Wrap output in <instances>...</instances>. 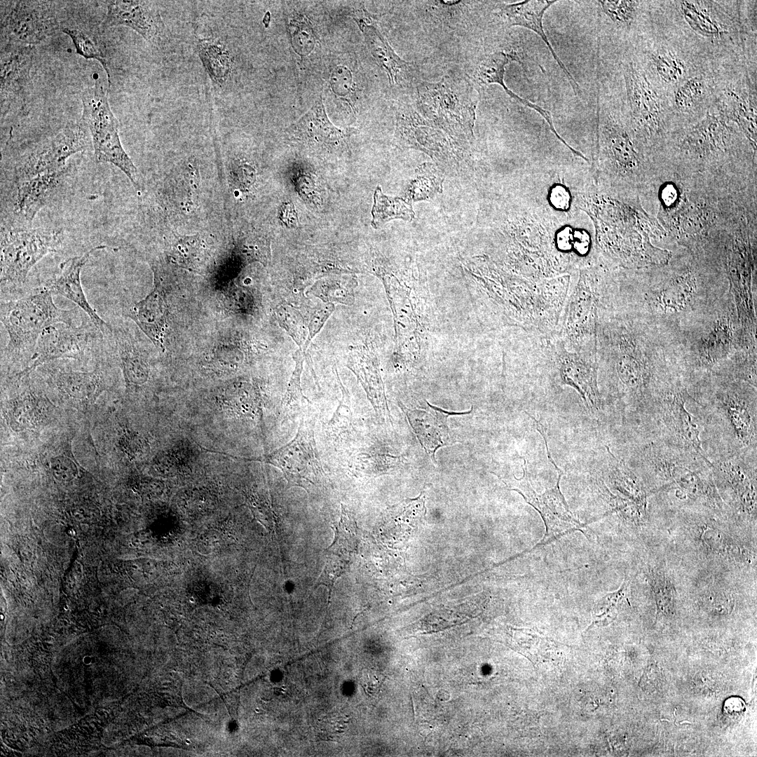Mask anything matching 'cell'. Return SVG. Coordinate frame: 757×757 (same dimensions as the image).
Wrapping results in <instances>:
<instances>
[{
	"label": "cell",
	"mask_w": 757,
	"mask_h": 757,
	"mask_svg": "<svg viewBox=\"0 0 757 757\" xmlns=\"http://www.w3.org/2000/svg\"><path fill=\"white\" fill-rule=\"evenodd\" d=\"M313 293L327 303L348 304L353 301V282L341 278L320 280L313 287Z\"/></svg>",
	"instance_id": "cell-41"
},
{
	"label": "cell",
	"mask_w": 757,
	"mask_h": 757,
	"mask_svg": "<svg viewBox=\"0 0 757 757\" xmlns=\"http://www.w3.org/2000/svg\"><path fill=\"white\" fill-rule=\"evenodd\" d=\"M562 383L575 388L580 394L587 409L599 418L603 412V404L596 384V367L591 361L574 355L559 360Z\"/></svg>",
	"instance_id": "cell-21"
},
{
	"label": "cell",
	"mask_w": 757,
	"mask_h": 757,
	"mask_svg": "<svg viewBox=\"0 0 757 757\" xmlns=\"http://www.w3.org/2000/svg\"><path fill=\"white\" fill-rule=\"evenodd\" d=\"M443 181V175L433 163L421 165L405 195L406 200L414 202L432 198L442 192Z\"/></svg>",
	"instance_id": "cell-34"
},
{
	"label": "cell",
	"mask_w": 757,
	"mask_h": 757,
	"mask_svg": "<svg viewBox=\"0 0 757 757\" xmlns=\"http://www.w3.org/2000/svg\"><path fill=\"white\" fill-rule=\"evenodd\" d=\"M168 308L161 280L154 278V289L143 299L130 308V318L158 349L164 348L167 328Z\"/></svg>",
	"instance_id": "cell-23"
},
{
	"label": "cell",
	"mask_w": 757,
	"mask_h": 757,
	"mask_svg": "<svg viewBox=\"0 0 757 757\" xmlns=\"http://www.w3.org/2000/svg\"><path fill=\"white\" fill-rule=\"evenodd\" d=\"M50 469L53 477L60 481H71L78 474L76 463L63 455H59L50 459Z\"/></svg>",
	"instance_id": "cell-45"
},
{
	"label": "cell",
	"mask_w": 757,
	"mask_h": 757,
	"mask_svg": "<svg viewBox=\"0 0 757 757\" xmlns=\"http://www.w3.org/2000/svg\"><path fill=\"white\" fill-rule=\"evenodd\" d=\"M396 134L403 146L421 150L431 157L441 160L453 154L447 135L410 105H402L397 110Z\"/></svg>",
	"instance_id": "cell-14"
},
{
	"label": "cell",
	"mask_w": 757,
	"mask_h": 757,
	"mask_svg": "<svg viewBox=\"0 0 757 757\" xmlns=\"http://www.w3.org/2000/svg\"><path fill=\"white\" fill-rule=\"evenodd\" d=\"M629 582L625 578L618 589L604 595L594 604L592 609V627H603L613 622L622 606L628 601Z\"/></svg>",
	"instance_id": "cell-35"
},
{
	"label": "cell",
	"mask_w": 757,
	"mask_h": 757,
	"mask_svg": "<svg viewBox=\"0 0 757 757\" xmlns=\"http://www.w3.org/2000/svg\"><path fill=\"white\" fill-rule=\"evenodd\" d=\"M651 62L657 74L668 83L683 81L686 69L683 61L669 50H660L651 55Z\"/></svg>",
	"instance_id": "cell-39"
},
{
	"label": "cell",
	"mask_w": 757,
	"mask_h": 757,
	"mask_svg": "<svg viewBox=\"0 0 757 757\" xmlns=\"http://www.w3.org/2000/svg\"><path fill=\"white\" fill-rule=\"evenodd\" d=\"M603 12L614 22L629 24L636 13L638 1H599Z\"/></svg>",
	"instance_id": "cell-44"
},
{
	"label": "cell",
	"mask_w": 757,
	"mask_h": 757,
	"mask_svg": "<svg viewBox=\"0 0 757 757\" xmlns=\"http://www.w3.org/2000/svg\"><path fill=\"white\" fill-rule=\"evenodd\" d=\"M49 382L64 397L81 403L93 402L104 389L103 374L97 368L80 371L62 367L51 369Z\"/></svg>",
	"instance_id": "cell-26"
},
{
	"label": "cell",
	"mask_w": 757,
	"mask_h": 757,
	"mask_svg": "<svg viewBox=\"0 0 757 757\" xmlns=\"http://www.w3.org/2000/svg\"><path fill=\"white\" fill-rule=\"evenodd\" d=\"M60 30L72 40L76 51L86 59L99 61L104 68L109 81L107 48L97 28L83 23L60 22Z\"/></svg>",
	"instance_id": "cell-30"
},
{
	"label": "cell",
	"mask_w": 757,
	"mask_h": 757,
	"mask_svg": "<svg viewBox=\"0 0 757 757\" xmlns=\"http://www.w3.org/2000/svg\"><path fill=\"white\" fill-rule=\"evenodd\" d=\"M334 310V304L332 303H327L324 306L320 308L313 313L308 325L309 342L320 331Z\"/></svg>",
	"instance_id": "cell-49"
},
{
	"label": "cell",
	"mask_w": 757,
	"mask_h": 757,
	"mask_svg": "<svg viewBox=\"0 0 757 757\" xmlns=\"http://www.w3.org/2000/svg\"><path fill=\"white\" fill-rule=\"evenodd\" d=\"M347 718L343 716H329L318 721V730L324 739L332 740V738L343 732L347 727Z\"/></svg>",
	"instance_id": "cell-47"
},
{
	"label": "cell",
	"mask_w": 757,
	"mask_h": 757,
	"mask_svg": "<svg viewBox=\"0 0 757 757\" xmlns=\"http://www.w3.org/2000/svg\"><path fill=\"white\" fill-rule=\"evenodd\" d=\"M371 215V225L377 229L395 219L410 221L414 218L415 213L409 202L402 198L387 196L383 193L381 187L377 186L374 195Z\"/></svg>",
	"instance_id": "cell-33"
},
{
	"label": "cell",
	"mask_w": 757,
	"mask_h": 757,
	"mask_svg": "<svg viewBox=\"0 0 757 757\" xmlns=\"http://www.w3.org/2000/svg\"><path fill=\"white\" fill-rule=\"evenodd\" d=\"M33 46L8 41L1 49V112L25 101L31 83Z\"/></svg>",
	"instance_id": "cell-15"
},
{
	"label": "cell",
	"mask_w": 757,
	"mask_h": 757,
	"mask_svg": "<svg viewBox=\"0 0 757 757\" xmlns=\"http://www.w3.org/2000/svg\"><path fill=\"white\" fill-rule=\"evenodd\" d=\"M83 661H84V662H85V663H86V664H89V663H90V662H91V659H90V657H88H88H84V660H83Z\"/></svg>",
	"instance_id": "cell-52"
},
{
	"label": "cell",
	"mask_w": 757,
	"mask_h": 757,
	"mask_svg": "<svg viewBox=\"0 0 757 757\" xmlns=\"http://www.w3.org/2000/svg\"><path fill=\"white\" fill-rule=\"evenodd\" d=\"M200 60L211 80L222 83L230 74L233 60L224 43L217 39H200L197 45Z\"/></svg>",
	"instance_id": "cell-31"
},
{
	"label": "cell",
	"mask_w": 757,
	"mask_h": 757,
	"mask_svg": "<svg viewBox=\"0 0 757 757\" xmlns=\"http://www.w3.org/2000/svg\"><path fill=\"white\" fill-rule=\"evenodd\" d=\"M341 508V517L334 528V538L325 550L323 569L315 584V586H326L329 596L336 580L348 571L355 548L353 521L343 505Z\"/></svg>",
	"instance_id": "cell-18"
},
{
	"label": "cell",
	"mask_w": 757,
	"mask_h": 757,
	"mask_svg": "<svg viewBox=\"0 0 757 757\" xmlns=\"http://www.w3.org/2000/svg\"><path fill=\"white\" fill-rule=\"evenodd\" d=\"M330 82L335 93L341 96H345L353 90L352 75L344 67H338L333 71Z\"/></svg>",
	"instance_id": "cell-48"
},
{
	"label": "cell",
	"mask_w": 757,
	"mask_h": 757,
	"mask_svg": "<svg viewBox=\"0 0 757 757\" xmlns=\"http://www.w3.org/2000/svg\"><path fill=\"white\" fill-rule=\"evenodd\" d=\"M62 231L53 229H8L1 233V296L19 295L31 269L55 252Z\"/></svg>",
	"instance_id": "cell-6"
},
{
	"label": "cell",
	"mask_w": 757,
	"mask_h": 757,
	"mask_svg": "<svg viewBox=\"0 0 757 757\" xmlns=\"http://www.w3.org/2000/svg\"><path fill=\"white\" fill-rule=\"evenodd\" d=\"M43 401L35 392L26 390L12 400L11 421L20 430L30 428L38 419L37 409Z\"/></svg>",
	"instance_id": "cell-36"
},
{
	"label": "cell",
	"mask_w": 757,
	"mask_h": 757,
	"mask_svg": "<svg viewBox=\"0 0 757 757\" xmlns=\"http://www.w3.org/2000/svg\"><path fill=\"white\" fill-rule=\"evenodd\" d=\"M81 101V121L90 133L96 160L115 165L138 187L137 170L122 146L118 123L110 108L107 90L96 80L93 86L83 90Z\"/></svg>",
	"instance_id": "cell-7"
},
{
	"label": "cell",
	"mask_w": 757,
	"mask_h": 757,
	"mask_svg": "<svg viewBox=\"0 0 757 757\" xmlns=\"http://www.w3.org/2000/svg\"><path fill=\"white\" fill-rule=\"evenodd\" d=\"M690 398L680 382L665 383L634 426L636 435L695 451L709 459L702 439V421L686 407Z\"/></svg>",
	"instance_id": "cell-4"
},
{
	"label": "cell",
	"mask_w": 757,
	"mask_h": 757,
	"mask_svg": "<svg viewBox=\"0 0 757 757\" xmlns=\"http://www.w3.org/2000/svg\"><path fill=\"white\" fill-rule=\"evenodd\" d=\"M716 486L722 487L737 511L756 517L757 453L709 458Z\"/></svg>",
	"instance_id": "cell-12"
},
{
	"label": "cell",
	"mask_w": 757,
	"mask_h": 757,
	"mask_svg": "<svg viewBox=\"0 0 757 757\" xmlns=\"http://www.w3.org/2000/svg\"><path fill=\"white\" fill-rule=\"evenodd\" d=\"M706 83L700 76H694L681 82L674 94V104L681 111L691 110L703 100Z\"/></svg>",
	"instance_id": "cell-42"
},
{
	"label": "cell",
	"mask_w": 757,
	"mask_h": 757,
	"mask_svg": "<svg viewBox=\"0 0 757 757\" xmlns=\"http://www.w3.org/2000/svg\"><path fill=\"white\" fill-rule=\"evenodd\" d=\"M704 606L715 614H727L732 611L734 601L731 595L725 592H711L703 598Z\"/></svg>",
	"instance_id": "cell-46"
},
{
	"label": "cell",
	"mask_w": 757,
	"mask_h": 757,
	"mask_svg": "<svg viewBox=\"0 0 757 757\" xmlns=\"http://www.w3.org/2000/svg\"><path fill=\"white\" fill-rule=\"evenodd\" d=\"M638 436L634 450L636 472L651 494L674 491L690 500L723 511L724 503L716 488L711 462L695 451Z\"/></svg>",
	"instance_id": "cell-1"
},
{
	"label": "cell",
	"mask_w": 757,
	"mask_h": 757,
	"mask_svg": "<svg viewBox=\"0 0 757 757\" xmlns=\"http://www.w3.org/2000/svg\"><path fill=\"white\" fill-rule=\"evenodd\" d=\"M53 1H14L1 7V32L8 41L33 46L60 29Z\"/></svg>",
	"instance_id": "cell-11"
},
{
	"label": "cell",
	"mask_w": 757,
	"mask_h": 757,
	"mask_svg": "<svg viewBox=\"0 0 757 757\" xmlns=\"http://www.w3.org/2000/svg\"><path fill=\"white\" fill-rule=\"evenodd\" d=\"M744 701L738 697L728 700L724 706L726 714L732 717L741 715L744 711Z\"/></svg>",
	"instance_id": "cell-51"
},
{
	"label": "cell",
	"mask_w": 757,
	"mask_h": 757,
	"mask_svg": "<svg viewBox=\"0 0 757 757\" xmlns=\"http://www.w3.org/2000/svg\"><path fill=\"white\" fill-rule=\"evenodd\" d=\"M64 170L43 172L20 181L15 200V211L32 222L48 203L59 185Z\"/></svg>",
	"instance_id": "cell-27"
},
{
	"label": "cell",
	"mask_w": 757,
	"mask_h": 757,
	"mask_svg": "<svg viewBox=\"0 0 757 757\" xmlns=\"http://www.w3.org/2000/svg\"><path fill=\"white\" fill-rule=\"evenodd\" d=\"M336 376L341 390V399L339 405L329 421L327 430L329 435L334 439L348 435L352 429L353 413L350 408V395L348 390L341 381L336 367L334 368Z\"/></svg>",
	"instance_id": "cell-38"
},
{
	"label": "cell",
	"mask_w": 757,
	"mask_h": 757,
	"mask_svg": "<svg viewBox=\"0 0 757 757\" xmlns=\"http://www.w3.org/2000/svg\"><path fill=\"white\" fill-rule=\"evenodd\" d=\"M660 676L657 667L654 664H650L645 669L640 683L643 688H653L658 684Z\"/></svg>",
	"instance_id": "cell-50"
},
{
	"label": "cell",
	"mask_w": 757,
	"mask_h": 757,
	"mask_svg": "<svg viewBox=\"0 0 757 757\" xmlns=\"http://www.w3.org/2000/svg\"><path fill=\"white\" fill-rule=\"evenodd\" d=\"M649 583L654 594L658 615L669 617L674 612L676 590L671 580L663 572L652 570Z\"/></svg>",
	"instance_id": "cell-37"
},
{
	"label": "cell",
	"mask_w": 757,
	"mask_h": 757,
	"mask_svg": "<svg viewBox=\"0 0 757 757\" xmlns=\"http://www.w3.org/2000/svg\"><path fill=\"white\" fill-rule=\"evenodd\" d=\"M276 317L280 325L305 350L309 343V333L300 313L291 306H281L276 310Z\"/></svg>",
	"instance_id": "cell-40"
},
{
	"label": "cell",
	"mask_w": 757,
	"mask_h": 757,
	"mask_svg": "<svg viewBox=\"0 0 757 757\" xmlns=\"http://www.w3.org/2000/svg\"><path fill=\"white\" fill-rule=\"evenodd\" d=\"M294 360L295 361V367L282 402V404L285 407H292L304 402H309L308 399L304 395L301 387V375L304 360V353H301V350H297L294 356Z\"/></svg>",
	"instance_id": "cell-43"
},
{
	"label": "cell",
	"mask_w": 757,
	"mask_h": 757,
	"mask_svg": "<svg viewBox=\"0 0 757 757\" xmlns=\"http://www.w3.org/2000/svg\"><path fill=\"white\" fill-rule=\"evenodd\" d=\"M367 46L378 64L386 71L391 85L409 83L414 69L411 62L402 60L392 48L388 40L374 26L376 20L357 22Z\"/></svg>",
	"instance_id": "cell-24"
},
{
	"label": "cell",
	"mask_w": 757,
	"mask_h": 757,
	"mask_svg": "<svg viewBox=\"0 0 757 757\" xmlns=\"http://www.w3.org/2000/svg\"><path fill=\"white\" fill-rule=\"evenodd\" d=\"M512 61L519 62L514 52L498 51L484 56L477 65L471 78L472 83L475 87L498 84L509 95L511 90L505 85L504 76L506 66Z\"/></svg>",
	"instance_id": "cell-32"
},
{
	"label": "cell",
	"mask_w": 757,
	"mask_h": 757,
	"mask_svg": "<svg viewBox=\"0 0 757 757\" xmlns=\"http://www.w3.org/2000/svg\"><path fill=\"white\" fill-rule=\"evenodd\" d=\"M627 100L632 118L639 124L655 125L664 109L657 91L644 74L632 64L625 74Z\"/></svg>",
	"instance_id": "cell-22"
},
{
	"label": "cell",
	"mask_w": 757,
	"mask_h": 757,
	"mask_svg": "<svg viewBox=\"0 0 757 757\" xmlns=\"http://www.w3.org/2000/svg\"><path fill=\"white\" fill-rule=\"evenodd\" d=\"M693 400L703 423L704 449L709 459L757 453L756 389L723 383L704 399Z\"/></svg>",
	"instance_id": "cell-2"
},
{
	"label": "cell",
	"mask_w": 757,
	"mask_h": 757,
	"mask_svg": "<svg viewBox=\"0 0 757 757\" xmlns=\"http://www.w3.org/2000/svg\"><path fill=\"white\" fill-rule=\"evenodd\" d=\"M104 245L93 247L80 256L69 258L60 265V271L53 279L43 286L52 294L60 295L77 305L88 315L93 324L105 335L110 331L111 325L107 323L98 315L89 304L81 280L83 267L88 261L90 255L95 251L102 250Z\"/></svg>",
	"instance_id": "cell-17"
},
{
	"label": "cell",
	"mask_w": 757,
	"mask_h": 757,
	"mask_svg": "<svg viewBox=\"0 0 757 757\" xmlns=\"http://www.w3.org/2000/svg\"><path fill=\"white\" fill-rule=\"evenodd\" d=\"M556 1L529 0L499 6L498 15L510 26H519L535 32L545 43L552 57L569 80L573 89H580L579 85L558 57L543 29V15Z\"/></svg>",
	"instance_id": "cell-20"
},
{
	"label": "cell",
	"mask_w": 757,
	"mask_h": 757,
	"mask_svg": "<svg viewBox=\"0 0 757 757\" xmlns=\"http://www.w3.org/2000/svg\"><path fill=\"white\" fill-rule=\"evenodd\" d=\"M536 427L545 441L547 458L557 472L556 484L553 488L547 489L542 493H538L533 490L530 483L527 470L525 468L523 469L524 475L521 478L514 477L515 482L511 490L521 495L524 500L540 514L545 523V533L537 545H542L573 531H580L585 533L587 527L571 512L561 491L559 483L564 472L557 466L550 454L543 425L540 423H537Z\"/></svg>",
	"instance_id": "cell-10"
},
{
	"label": "cell",
	"mask_w": 757,
	"mask_h": 757,
	"mask_svg": "<svg viewBox=\"0 0 757 757\" xmlns=\"http://www.w3.org/2000/svg\"><path fill=\"white\" fill-rule=\"evenodd\" d=\"M90 137L88 130L81 120L68 123L56 135L38 145L25 158L18 169L19 182L43 172L64 170L69 157L87 149Z\"/></svg>",
	"instance_id": "cell-13"
},
{
	"label": "cell",
	"mask_w": 757,
	"mask_h": 757,
	"mask_svg": "<svg viewBox=\"0 0 757 757\" xmlns=\"http://www.w3.org/2000/svg\"><path fill=\"white\" fill-rule=\"evenodd\" d=\"M245 461L269 463L280 469L288 487L299 486L309 492L324 477L322 465L314 437V420L301 419L294 437L272 453Z\"/></svg>",
	"instance_id": "cell-9"
},
{
	"label": "cell",
	"mask_w": 757,
	"mask_h": 757,
	"mask_svg": "<svg viewBox=\"0 0 757 757\" xmlns=\"http://www.w3.org/2000/svg\"><path fill=\"white\" fill-rule=\"evenodd\" d=\"M297 140L336 146L344 140L343 132L328 119L321 97L314 105L290 128Z\"/></svg>",
	"instance_id": "cell-29"
},
{
	"label": "cell",
	"mask_w": 757,
	"mask_h": 757,
	"mask_svg": "<svg viewBox=\"0 0 757 757\" xmlns=\"http://www.w3.org/2000/svg\"><path fill=\"white\" fill-rule=\"evenodd\" d=\"M347 367L356 375L377 414L390 419L383 386L374 354L366 346L350 348Z\"/></svg>",
	"instance_id": "cell-25"
},
{
	"label": "cell",
	"mask_w": 757,
	"mask_h": 757,
	"mask_svg": "<svg viewBox=\"0 0 757 757\" xmlns=\"http://www.w3.org/2000/svg\"><path fill=\"white\" fill-rule=\"evenodd\" d=\"M426 403L428 408L422 409H409L400 402V406L405 413L421 444L435 461V453L438 448L453 443L446 424L448 417L470 414L472 407L468 411L450 412L431 405L428 402Z\"/></svg>",
	"instance_id": "cell-19"
},
{
	"label": "cell",
	"mask_w": 757,
	"mask_h": 757,
	"mask_svg": "<svg viewBox=\"0 0 757 757\" xmlns=\"http://www.w3.org/2000/svg\"><path fill=\"white\" fill-rule=\"evenodd\" d=\"M19 295L1 299L0 320L8 335L4 355L14 361L27 360V366L42 332L57 322L74 323L76 313L59 308L43 286Z\"/></svg>",
	"instance_id": "cell-3"
},
{
	"label": "cell",
	"mask_w": 757,
	"mask_h": 757,
	"mask_svg": "<svg viewBox=\"0 0 757 757\" xmlns=\"http://www.w3.org/2000/svg\"><path fill=\"white\" fill-rule=\"evenodd\" d=\"M104 28L128 27L151 44H157L163 33L161 15L153 5L145 1H109L102 22Z\"/></svg>",
	"instance_id": "cell-16"
},
{
	"label": "cell",
	"mask_w": 757,
	"mask_h": 757,
	"mask_svg": "<svg viewBox=\"0 0 757 757\" xmlns=\"http://www.w3.org/2000/svg\"><path fill=\"white\" fill-rule=\"evenodd\" d=\"M107 347L105 334L89 318L83 317L79 325L57 322L42 332L29 364L15 376L23 377L39 366L54 360H84L100 355Z\"/></svg>",
	"instance_id": "cell-8"
},
{
	"label": "cell",
	"mask_w": 757,
	"mask_h": 757,
	"mask_svg": "<svg viewBox=\"0 0 757 757\" xmlns=\"http://www.w3.org/2000/svg\"><path fill=\"white\" fill-rule=\"evenodd\" d=\"M417 106L422 116L457 142L470 141L479 102L472 81L456 76L418 84Z\"/></svg>",
	"instance_id": "cell-5"
},
{
	"label": "cell",
	"mask_w": 757,
	"mask_h": 757,
	"mask_svg": "<svg viewBox=\"0 0 757 757\" xmlns=\"http://www.w3.org/2000/svg\"><path fill=\"white\" fill-rule=\"evenodd\" d=\"M604 447L606 455L601 467L608 485L624 498L647 508L651 493L642 479L622 458L616 457L608 446Z\"/></svg>",
	"instance_id": "cell-28"
}]
</instances>
